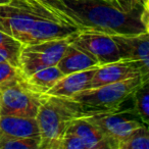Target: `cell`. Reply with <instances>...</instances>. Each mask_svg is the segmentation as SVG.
<instances>
[{"label":"cell","mask_w":149,"mask_h":149,"mask_svg":"<svg viewBox=\"0 0 149 149\" xmlns=\"http://www.w3.org/2000/svg\"><path fill=\"white\" fill-rule=\"evenodd\" d=\"M68 130L81 139L86 149H114L113 144L86 116H80L74 120Z\"/></svg>","instance_id":"8fae6325"},{"label":"cell","mask_w":149,"mask_h":149,"mask_svg":"<svg viewBox=\"0 0 149 149\" xmlns=\"http://www.w3.org/2000/svg\"><path fill=\"white\" fill-rule=\"evenodd\" d=\"M120 50L122 58L136 62L142 82L149 80V33L112 35Z\"/></svg>","instance_id":"ba28073f"},{"label":"cell","mask_w":149,"mask_h":149,"mask_svg":"<svg viewBox=\"0 0 149 149\" xmlns=\"http://www.w3.org/2000/svg\"><path fill=\"white\" fill-rule=\"evenodd\" d=\"M62 76L63 74L57 65L47 66L29 76H26L24 84L32 91L45 95Z\"/></svg>","instance_id":"5bb4252c"},{"label":"cell","mask_w":149,"mask_h":149,"mask_svg":"<svg viewBox=\"0 0 149 149\" xmlns=\"http://www.w3.org/2000/svg\"><path fill=\"white\" fill-rule=\"evenodd\" d=\"M98 65L100 64L95 58L92 57L81 47L72 43V41L68 46L63 56L57 63L58 68L63 74L81 72Z\"/></svg>","instance_id":"4fadbf2b"},{"label":"cell","mask_w":149,"mask_h":149,"mask_svg":"<svg viewBox=\"0 0 149 149\" xmlns=\"http://www.w3.org/2000/svg\"><path fill=\"white\" fill-rule=\"evenodd\" d=\"M72 43L94 57L100 65L122 58L120 50L112 35L95 31H80L74 34Z\"/></svg>","instance_id":"52a82bcc"},{"label":"cell","mask_w":149,"mask_h":149,"mask_svg":"<svg viewBox=\"0 0 149 149\" xmlns=\"http://www.w3.org/2000/svg\"><path fill=\"white\" fill-rule=\"evenodd\" d=\"M84 116L99 128L106 138L113 144L114 149H118L120 143L127 140L135 131L143 126V123L134 118L128 110L122 111L116 109Z\"/></svg>","instance_id":"5b68a950"},{"label":"cell","mask_w":149,"mask_h":149,"mask_svg":"<svg viewBox=\"0 0 149 149\" xmlns=\"http://www.w3.org/2000/svg\"><path fill=\"white\" fill-rule=\"evenodd\" d=\"M0 133L19 138H34L41 140L36 118L0 116Z\"/></svg>","instance_id":"7c38bea8"},{"label":"cell","mask_w":149,"mask_h":149,"mask_svg":"<svg viewBox=\"0 0 149 149\" xmlns=\"http://www.w3.org/2000/svg\"><path fill=\"white\" fill-rule=\"evenodd\" d=\"M0 61H6V60H5V59H4V58H3V57H2V56L0 55Z\"/></svg>","instance_id":"603a6c76"},{"label":"cell","mask_w":149,"mask_h":149,"mask_svg":"<svg viewBox=\"0 0 149 149\" xmlns=\"http://www.w3.org/2000/svg\"><path fill=\"white\" fill-rule=\"evenodd\" d=\"M57 149H86L82 140L70 131H66L57 144Z\"/></svg>","instance_id":"d6986e66"},{"label":"cell","mask_w":149,"mask_h":149,"mask_svg":"<svg viewBox=\"0 0 149 149\" xmlns=\"http://www.w3.org/2000/svg\"><path fill=\"white\" fill-rule=\"evenodd\" d=\"M142 84L140 76L129 78L116 83L89 88L76 94L72 99L79 102L85 116L97 112L111 111L120 107Z\"/></svg>","instance_id":"277c9868"},{"label":"cell","mask_w":149,"mask_h":149,"mask_svg":"<svg viewBox=\"0 0 149 149\" xmlns=\"http://www.w3.org/2000/svg\"><path fill=\"white\" fill-rule=\"evenodd\" d=\"M84 116L82 106L72 98L45 94L36 116L41 139L39 149H57L70 123Z\"/></svg>","instance_id":"7a4b0ae2"},{"label":"cell","mask_w":149,"mask_h":149,"mask_svg":"<svg viewBox=\"0 0 149 149\" xmlns=\"http://www.w3.org/2000/svg\"><path fill=\"white\" fill-rule=\"evenodd\" d=\"M10 0H0V4H4V3H8Z\"/></svg>","instance_id":"7402d4cb"},{"label":"cell","mask_w":149,"mask_h":149,"mask_svg":"<svg viewBox=\"0 0 149 149\" xmlns=\"http://www.w3.org/2000/svg\"><path fill=\"white\" fill-rule=\"evenodd\" d=\"M43 96L32 91L24 81L0 91V116L36 118Z\"/></svg>","instance_id":"8992f818"},{"label":"cell","mask_w":149,"mask_h":149,"mask_svg":"<svg viewBox=\"0 0 149 149\" xmlns=\"http://www.w3.org/2000/svg\"><path fill=\"white\" fill-rule=\"evenodd\" d=\"M137 76H140V70L136 62L127 58H120L116 61L98 66L94 72L89 88L116 83Z\"/></svg>","instance_id":"9c48e42d"},{"label":"cell","mask_w":149,"mask_h":149,"mask_svg":"<svg viewBox=\"0 0 149 149\" xmlns=\"http://www.w3.org/2000/svg\"><path fill=\"white\" fill-rule=\"evenodd\" d=\"M141 21L145 27L146 32L149 33V0H145L143 3L142 13H141Z\"/></svg>","instance_id":"44dd1931"},{"label":"cell","mask_w":149,"mask_h":149,"mask_svg":"<svg viewBox=\"0 0 149 149\" xmlns=\"http://www.w3.org/2000/svg\"><path fill=\"white\" fill-rule=\"evenodd\" d=\"M41 1H46V0H41Z\"/></svg>","instance_id":"cb8c5ba5"},{"label":"cell","mask_w":149,"mask_h":149,"mask_svg":"<svg viewBox=\"0 0 149 149\" xmlns=\"http://www.w3.org/2000/svg\"><path fill=\"white\" fill-rule=\"evenodd\" d=\"M64 24L81 31L109 35H131L145 32L142 8L124 5L116 0H46L43 1Z\"/></svg>","instance_id":"6da1fadb"},{"label":"cell","mask_w":149,"mask_h":149,"mask_svg":"<svg viewBox=\"0 0 149 149\" xmlns=\"http://www.w3.org/2000/svg\"><path fill=\"white\" fill-rule=\"evenodd\" d=\"M99 66V65H98ZM98 66L88 68L81 72L63 74L53 87L46 93V95L58 96V97L72 98L76 94L89 88L91 80Z\"/></svg>","instance_id":"30bf717a"},{"label":"cell","mask_w":149,"mask_h":149,"mask_svg":"<svg viewBox=\"0 0 149 149\" xmlns=\"http://www.w3.org/2000/svg\"><path fill=\"white\" fill-rule=\"evenodd\" d=\"M3 46H23V44L6 33L0 31V47Z\"/></svg>","instance_id":"ffe728a7"},{"label":"cell","mask_w":149,"mask_h":149,"mask_svg":"<svg viewBox=\"0 0 149 149\" xmlns=\"http://www.w3.org/2000/svg\"><path fill=\"white\" fill-rule=\"evenodd\" d=\"M40 140L34 138H19L0 133V149H39Z\"/></svg>","instance_id":"e0dca14e"},{"label":"cell","mask_w":149,"mask_h":149,"mask_svg":"<svg viewBox=\"0 0 149 149\" xmlns=\"http://www.w3.org/2000/svg\"><path fill=\"white\" fill-rule=\"evenodd\" d=\"M134 109L139 120L149 128V80L142 82L132 95Z\"/></svg>","instance_id":"9a60e30c"},{"label":"cell","mask_w":149,"mask_h":149,"mask_svg":"<svg viewBox=\"0 0 149 149\" xmlns=\"http://www.w3.org/2000/svg\"><path fill=\"white\" fill-rule=\"evenodd\" d=\"M25 76L19 66L7 61H0V91L24 81Z\"/></svg>","instance_id":"2e32d148"},{"label":"cell","mask_w":149,"mask_h":149,"mask_svg":"<svg viewBox=\"0 0 149 149\" xmlns=\"http://www.w3.org/2000/svg\"><path fill=\"white\" fill-rule=\"evenodd\" d=\"M118 149H149V128L143 125L120 143Z\"/></svg>","instance_id":"ac0fdd59"},{"label":"cell","mask_w":149,"mask_h":149,"mask_svg":"<svg viewBox=\"0 0 149 149\" xmlns=\"http://www.w3.org/2000/svg\"><path fill=\"white\" fill-rule=\"evenodd\" d=\"M43 19L61 22L41 0H10L0 4V31L23 45L30 43L34 28Z\"/></svg>","instance_id":"3957f363"}]
</instances>
